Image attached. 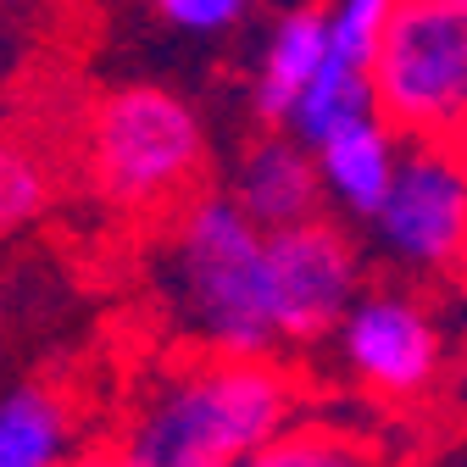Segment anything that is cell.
Wrapping results in <instances>:
<instances>
[{
  "mask_svg": "<svg viewBox=\"0 0 467 467\" xmlns=\"http://www.w3.org/2000/svg\"><path fill=\"white\" fill-rule=\"evenodd\" d=\"M389 6L395 0H334V45L373 62V45H379V28H384Z\"/></svg>",
  "mask_w": 467,
  "mask_h": 467,
  "instance_id": "15",
  "label": "cell"
},
{
  "mask_svg": "<svg viewBox=\"0 0 467 467\" xmlns=\"http://www.w3.org/2000/svg\"><path fill=\"white\" fill-rule=\"evenodd\" d=\"M368 228L395 267L418 278L456 273L467 262V145L406 140L395 184Z\"/></svg>",
  "mask_w": 467,
  "mask_h": 467,
  "instance_id": "5",
  "label": "cell"
},
{
  "mask_svg": "<svg viewBox=\"0 0 467 467\" xmlns=\"http://www.w3.org/2000/svg\"><path fill=\"white\" fill-rule=\"evenodd\" d=\"M245 467H384V456L345 423H289Z\"/></svg>",
  "mask_w": 467,
  "mask_h": 467,
  "instance_id": "13",
  "label": "cell"
},
{
  "mask_svg": "<svg viewBox=\"0 0 467 467\" xmlns=\"http://www.w3.org/2000/svg\"><path fill=\"white\" fill-rule=\"evenodd\" d=\"M328 345L339 373L379 400H418L445 362L434 312L412 289H389V284L362 289L339 317V328L328 334Z\"/></svg>",
  "mask_w": 467,
  "mask_h": 467,
  "instance_id": "7",
  "label": "cell"
},
{
  "mask_svg": "<svg viewBox=\"0 0 467 467\" xmlns=\"http://www.w3.org/2000/svg\"><path fill=\"white\" fill-rule=\"evenodd\" d=\"M67 467H129V456H123V445L106 434V440H84V445L67 456Z\"/></svg>",
  "mask_w": 467,
  "mask_h": 467,
  "instance_id": "16",
  "label": "cell"
},
{
  "mask_svg": "<svg viewBox=\"0 0 467 467\" xmlns=\"http://www.w3.org/2000/svg\"><path fill=\"white\" fill-rule=\"evenodd\" d=\"M267 289L278 350L328 345L350 301L362 296V251L328 212L289 228H267Z\"/></svg>",
  "mask_w": 467,
  "mask_h": 467,
  "instance_id": "6",
  "label": "cell"
},
{
  "mask_svg": "<svg viewBox=\"0 0 467 467\" xmlns=\"http://www.w3.org/2000/svg\"><path fill=\"white\" fill-rule=\"evenodd\" d=\"M150 6L167 28H179L190 39H217L251 12V0H150Z\"/></svg>",
  "mask_w": 467,
  "mask_h": 467,
  "instance_id": "14",
  "label": "cell"
},
{
  "mask_svg": "<svg viewBox=\"0 0 467 467\" xmlns=\"http://www.w3.org/2000/svg\"><path fill=\"white\" fill-rule=\"evenodd\" d=\"M206 117L167 84H117L84 117V179L117 217L167 223L206 190Z\"/></svg>",
  "mask_w": 467,
  "mask_h": 467,
  "instance_id": "3",
  "label": "cell"
},
{
  "mask_svg": "<svg viewBox=\"0 0 467 467\" xmlns=\"http://www.w3.org/2000/svg\"><path fill=\"white\" fill-rule=\"evenodd\" d=\"M161 289L179 334L217 357H284L267 289V228L206 184L161 223Z\"/></svg>",
  "mask_w": 467,
  "mask_h": 467,
  "instance_id": "2",
  "label": "cell"
},
{
  "mask_svg": "<svg viewBox=\"0 0 467 467\" xmlns=\"http://www.w3.org/2000/svg\"><path fill=\"white\" fill-rule=\"evenodd\" d=\"M328 50H334V0H296L289 12L273 17L251 67V117L262 129H289Z\"/></svg>",
  "mask_w": 467,
  "mask_h": 467,
  "instance_id": "8",
  "label": "cell"
},
{
  "mask_svg": "<svg viewBox=\"0 0 467 467\" xmlns=\"http://www.w3.org/2000/svg\"><path fill=\"white\" fill-rule=\"evenodd\" d=\"M400 150H406V140L384 123L379 111L350 117V123H339L334 134H323L312 145V156H317V172H323L328 206L339 217H350V223H373L384 195H389V184H395Z\"/></svg>",
  "mask_w": 467,
  "mask_h": 467,
  "instance_id": "10",
  "label": "cell"
},
{
  "mask_svg": "<svg viewBox=\"0 0 467 467\" xmlns=\"http://www.w3.org/2000/svg\"><path fill=\"white\" fill-rule=\"evenodd\" d=\"M228 195L240 201L262 228L306 223V217H317L328 206L312 145L301 134H289V129H262L240 150V161L228 172Z\"/></svg>",
  "mask_w": 467,
  "mask_h": 467,
  "instance_id": "9",
  "label": "cell"
},
{
  "mask_svg": "<svg viewBox=\"0 0 467 467\" xmlns=\"http://www.w3.org/2000/svg\"><path fill=\"white\" fill-rule=\"evenodd\" d=\"M56 206V172L50 161L12 129H0V240H17Z\"/></svg>",
  "mask_w": 467,
  "mask_h": 467,
  "instance_id": "12",
  "label": "cell"
},
{
  "mask_svg": "<svg viewBox=\"0 0 467 467\" xmlns=\"http://www.w3.org/2000/svg\"><path fill=\"white\" fill-rule=\"evenodd\" d=\"M84 445V412L67 384L23 379L0 389V467H67Z\"/></svg>",
  "mask_w": 467,
  "mask_h": 467,
  "instance_id": "11",
  "label": "cell"
},
{
  "mask_svg": "<svg viewBox=\"0 0 467 467\" xmlns=\"http://www.w3.org/2000/svg\"><path fill=\"white\" fill-rule=\"evenodd\" d=\"M373 106L400 140L467 145V0H395L373 45Z\"/></svg>",
  "mask_w": 467,
  "mask_h": 467,
  "instance_id": "4",
  "label": "cell"
},
{
  "mask_svg": "<svg viewBox=\"0 0 467 467\" xmlns=\"http://www.w3.org/2000/svg\"><path fill=\"white\" fill-rule=\"evenodd\" d=\"M301 423V373L284 357L179 350L129 400L117 445L129 467H245Z\"/></svg>",
  "mask_w": 467,
  "mask_h": 467,
  "instance_id": "1",
  "label": "cell"
}]
</instances>
